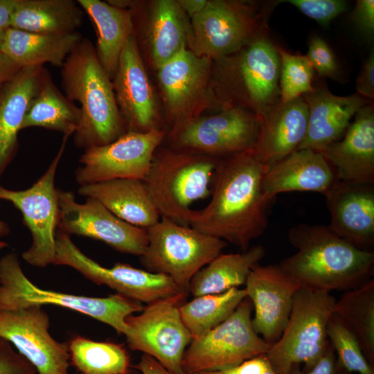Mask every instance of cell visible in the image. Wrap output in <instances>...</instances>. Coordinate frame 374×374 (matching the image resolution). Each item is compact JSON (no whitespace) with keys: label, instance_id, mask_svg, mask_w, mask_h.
<instances>
[{"label":"cell","instance_id":"cell-18","mask_svg":"<svg viewBox=\"0 0 374 374\" xmlns=\"http://www.w3.org/2000/svg\"><path fill=\"white\" fill-rule=\"evenodd\" d=\"M50 319L39 305L0 310V337L8 341L38 374H69L68 344L49 332Z\"/></svg>","mask_w":374,"mask_h":374},{"label":"cell","instance_id":"cell-41","mask_svg":"<svg viewBox=\"0 0 374 374\" xmlns=\"http://www.w3.org/2000/svg\"><path fill=\"white\" fill-rule=\"evenodd\" d=\"M34 366L6 339L0 337V374H35Z\"/></svg>","mask_w":374,"mask_h":374},{"label":"cell","instance_id":"cell-29","mask_svg":"<svg viewBox=\"0 0 374 374\" xmlns=\"http://www.w3.org/2000/svg\"><path fill=\"white\" fill-rule=\"evenodd\" d=\"M82 37L78 31L41 34L8 28L0 49L21 68L41 66L45 63L62 67Z\"/></svg>","mask_w":374,"mask_h":374},{"label":"cell","instance_id":"cell-30","mask_svg":"<svg viewBox=\"0 0 374 374\" xmlns=\"http://www.w3.org/2000/svg\"><path fill=\"white\" fill-rule=\"evenodd\" d=\"M190 19L177 1H154L150 9L146 42L153 66L157 69L184 48H189Z\"/></svg>","mask_w":374,"mask_h":374},{"label":"cell","instance_id":"cell-28","mask_svg":"<svg viewBox=\"0 0 374 374\" xmlns=\"http://www.w3.org/2000/svg\"><path fill=\"white\" fill-rule=\"evenodd\" d=\"M97 33L96 53L103 68L113 79L123 48L134 33V22L130 10L108 1L77 0Z\"/></svg>","mask_w":374,"mask_h":374},{"label":"cell","instance_id":"cell-21","mask_svg":"<svg viewBox=\"0 0 374 374\" xmlns=\"http://www.w3.org/2000/svg\"><path fill=\"white\" fill-rule=\"evenodd\" d=\"M325 197L328 227L355 247L373 251L374 184L339 181Z\"/></svg>","mask_w":374,"mask_h":374},{"label":"cell","instance_id":"cell-32","mask_svg":"<svg viewBox=\"0 0 374 374\" xmlns=\"http://www.w3.org/2000/svg\"><path fill=\"white\" fill-rule=\"evenodd\" d=\"M84 12L74 0H18L10 27L41 34H65L83 22Z\"/></svg>","mask_w":374,"mask_h":374},{"label":"cell","instance_id":"cell-26","mask_svg":"<svg viewBox=\"0 0 374 374\" xmlns=\"http://www.w3.org/2000/svg\"><path fill=\"white\" fill-rule=\"evenodd\" d=\"M78 193L98 200L121 220L148 229L161 217L143 180L114 179L80 186Z\"/></svg>","mask_w":374,"mask_h":374},{"label":"cell","instance_id":"cell-40","mask_svg":"<svg viewBox=\"0 0 374 374\" xmlns=\"http://www.w3.org/2000/svg\"><path fill=\"white\" fill-rule=\"evenodd\" d=\"M306 56L320 76L335 78L337 75L338 66L334 53L322 38L314 36L310 39Z\"/></svg>","mask_w":374,"mask_h":374},{"label":"cell","instance_id":"cell-5","mask_svg":"<svg viewBox=\"0 0 374 374\" xmlns=\"http://www.w3.org/2000/svg\"><path fill=\"white\" fill-rule=\"evenodd\" d=\"M220 160L175 148L155 152L144 182L160 217L189 226L190 206L211 195Z\"/></svg>","mask_w":374,"mask_h":374},{"label":"cell","instance_id":"cell-36","mask_svg":"<svg viewBox=\"0 0 374 374\" xmlns=\"http://www.w3.org/2000/svg\"><path fill=\"white\" fill-rule=\"evenodd\" d=\"M71 363L82 374H128L129 355L123 345L78 336L68 344Z\"/></svg>","mask_w":374,"mask_h":374},{"label":"cell","instance_id":"cell-14","mask_svg":"<svg viewBox=\"0 0 374 374\" xmlns=\"http://www.w3.org/2000/svg\"><path fill=\"white\" fill-rule=\"evenodd\" d=\"M213 60L184 48L156 69L163 103L172 123L171 136L191 119L200 108L214 106L211 82Z\"/></svg>","mask_w":374,"mask_h":374},{"label":"cell","instance_id":"cell-42","mask_svg":"<svg viewBox=\"0 0 374 374\" xmlns=\"http://www.w3.org/2000/svg\"><path fill=\"white\" fill-rule=\"evenodd\" d=\"M195 374H276V373L273 369L266 354H263L227 369L200 372Z\"/></svg>","mask_w":374,"mask_h":374},{"label":"cell","instance_id":"cell-15","mask_svg":"<svg viewBox=\"0 0 374 374\" xmlns=\"http://www.w3.org/2000/svg\"><path fill=\"white\" fill-rule=\"evenodd\" d=\"M259 118L239 107L197 116L171 136L174 148L222 159L250 150L256 140Z\"/></svg>","mask_w":374,"mask_h":374},{"label":"cell","instance_id":"cell-51","mask_svg":"<svg viewBox=\"0 0 374 374\" xmlns=\"http://www.w3.org/2000/svg\"><path fill=\"white\" fill-rule=\"evenodd\" d=\"M5 30H0V48H1V46L2 44V42H3V37H4V33H5Z\"/></svg>","mask_w":374,"mask_h":374},{"label":"cell","instance_id":"cell-4","mask_svg":"<svg viewBox=\"0 0 374 374\" xmlns=\"http://www.w3.org/2000/svg\"><path fill=\"white\" fill-rule=\"evenodd\" d=\"M213 62L211 86L219 110L242 107L260 119L280 99V59L268 35Z\"/></svg>","mask_w":374,"mask_h":374},{"label":"cell","instance_id":"cell-10","mask_svg":"<svg viewBox=\"0 0 374 374\" xmlns=\"http://www.w3.org/2000/svg\"><path fill=\"white\" fill-rule=\"evenodd\" d=\"M252 310L247 297L224 321L193 338L182 360L184 373L224 370L266 354L271 344L253 330Z\"/></svg>","mask_w":374,"mask_h":374},{"label":"cell","instance_id":"cell-53","mask_svg":"<svg viewBox=\"0 0 374 374\" xmlns=\"http://www.w3.org/2000/svg\"><path fill=\"white\" fill-rule=\"evenodd\" d=\"M35 374H38V373H35Z\"/></svg>","mask_w":374,"mask_h":374},{"label":"cell","instance_id":"cell-43","mask_svg":"<svg viewBox=\"0 0 374 374\" xmlns=\"http://www.w3.org/2000/svg\"><path fill=\"white\" fill-rule=\"evenodd\" d=\"M351 19L366 36L373 37L374 33V1L358 0L351 15Z\"/></svg>","mask_w":374,"mask_h":374},{"label":"cell","instance_id":"cell-50","mask_svg":"<svg viewBox=\"0 0 374 374\" xmlns=\"http://www.w3.org/2000/svg\"><path fill=\"white\" fill-rule=\"evenodd\" d=\"M9 233L8 224L0 218V238L7 235Z\"/></svg>","mask_w":374,"mask_h":374},{"label":"cell","instance_id":"cell-38","mask_svg":"<svg viewBox=\"0 0 374 374\" xmlns=\"http://www.w3.org/2000/svg\"><path fill=\"white\" fill-rule=\"evenodd\" d=\"M327 337L337 355V362L346 371L374 374L373 366L366 359L357 339L334 313L328 322Z\"/></svg>","mask_w":374,"mask_h":374},{"label":"cell","instance_id":"cell-45","mask_svg":"<svg viewBox=\"0 0 374 374\" xmlns=\"http://www.w3.org/2000/svg\"><path fill=\"white\" fill-rule=\"evenodd\" d=\"M290 374H338V362L330 343L323 355L312 368L301 371L298 366H294Z\"/></svg>","mask_w":374,"mask_h":374},{"label":"cell","instance_id":"cell-46","mask_svg":"<svg viewBox=\"0 0 374 374\" xmlns=\"http://www.w3.org/2000/svg\"><path fill=\"white\" fill-rule=\"evenodd\" d=\"M21 69L0 49V86L13 78Z\"/></svg>","mask_w":374,"mask_h":374},{"label":"cell","instance_id":"cell-33","mask_svg":"<svg viewBox=\"0 0 374 374\" xmlns=\"http://www.w3.org/2000/svg\"><path fill=\"white\" fill-rule=\"evenodd\" d=\"M265 255V250L260 244L242 253H220L193 276L188 293L196 297L244 285L251 268Z\"/></svg>","mask_w":374,"mask_h":374},{"label":"cell","instance_id":"cell-2","mask_svg":"<svg viewBox=\"0 0 374 374\" xmlns=\"http://www.w3.org/2000/svg\"><path fill=\"white\" fill-rule=\"evenodd\" d=\"M287 238L296 252L278 265L301 287L345 292L372 278L374 252L355 247L328 226L299 224L289 230Z\"/></svg>","mask_w":374,"mask_h":374},{"label":"cell","instance_id":"cell-48","mask_svg":"<svg viewBox=\"0 0 374 374\" xmlns=\"http://www.w3.org/2000/svg\"><path fill=\"white\" fill-rule=\"evenodd\" d=\"M18 0H0V30L10 27L12 15Z\"/></svg>","mask_w":374,"mask_h":374},{"label":"cell","instance_id":"cell-39","mask_svg":"<svg viewBox=\"0 0 374 374\" xmlns=\"http://www.w3.org/2000/svg\"><path fill=\"white\" fill-rule=\"evenodd\" d=\"M303 15L327 26L337 16L348 9V3L342 0H286Z\"/></svg>","mask_w":374,"mask_h":374},{"label":"cell","instance_id":"cell-13","mask_svg":"<svg viewBox=\"0 0 374 374\" xmlns=\"http://www.w3.org/2000/svg\"><path fill=\"white\" fill-rule=\"evenodd\" d=\"M53 265L70 267L93 283L106 285L117 294L139 303L149 304L186 292L170 277L161 274L121 262L110 268L103 267L85 255L70 235L59 230L55 235Z\"/></svg>","mask_w":374,"mask_h":374},{"label":"cell","instance_id":"cell-34","mask_svg":"<svg viewBox=\"0 0 374 374\" xmlns=\"http://www.w3.org/2000/svg\"><path fill=\"white\" fill-rule=\"evenodd\" d=\"M333 313L357 339L370 364L374 365V280L345 291L336 300Z\"/></svg>","mask_w":374,"mask_h":374},{"label":"cell","instance_id":"cell-44","mask_svg":"<svg viewBox=\"0 0 374 374\" xmlns=\"http://www.w3.org/2000/svg\"><path fill=\"white\" fill-rule=\"evenodd\" d=\"M357 93L363 98H374V51L372 48L369 55L363 64L356 80Z\"/></svg>","mask_w":374,"mask_h":374},{"label":"cell","instance_id":"cell-27","mask_svg":"<svg viewBox=\"0 0 374 374\" xmlns=\"http://www.w3.org/2000/svg\"><path fill=\"white\" fill-rule=\"evenodd\" d=\"M41 66L21 68L0 86V179L18 148V133L28 105L37 93Z\"/></svg>","mask_w":374,"mask_h":374},{"label":"cell","instance_id":"cell-3","mask_svg":"<svg viewBox=\"0 0 374 374\" xmlns=\"http://www.w3.org/2000/svg\"><path fill=\"white\" fill-rule=\"evenodd\" d=\"M65 96L80 105V120L73 143L84 150L109 144L127 132L112 81L88 38L82 39L66 57L61 70Z\"/></svg>","mask_w":374,"mask_h":374},{"label":"cell","instance_id":"cell-22","mask_svg":"<svg viewBox=\"0 0 374 374\" xmlns=\"http://www.w3.org/2000/svg\"><path fill=\"white\" fill-rule=\"evenodd\" d=\"M308 109L303 96L290 102L278 100L260 119L251 154L268 167L298 149L307 131Z\"/></svg>","mask_w":374,"mask_h":374},{"label":"cell","instance_id":"cell-52","mask_svg":"<svg viewBox=\"0 0 374 374\" xmlns=\"http://www.w3.org/2000/svg\"><path fill=\"white\" fill-rule=\"evenodd\" d=\"M8 244L7 242H4V241H0V251H1L3 249H4V248H6V247H8Z\"/></svg>","mask_w":374,"mask_h":374},{"label":"cell","instance_id":"cell-47","mask_svg":"<svg viewBox=\"0 0 374 374\" xmlns=\"http://www.w3.org/2000/svg\"><path fill=\"white\" fill-rule=\"evenodd\" d=\"M142 374H172L152 357L143 354L134 366Z\"/></svg>","mask_w":374,"mask_h":374},{"label":"cell","instance_id":"cell-8","mask_svg":"<svg viewBox=\"0 0 374 374\" xmlns=\"http://www.w3.org/2000/svg\"><path fill=\"white\" fill-rule=\"evenodd\" d=\"M336 299L330 292L301 287L296 292L288 321L266 355L276 374H290L294 366L312 368L330 344L327 325Z\"/></svg>","mask_w":374,"mask_h":374},{"label":"cell","instance_id":"cell-16","mask_svg":"<svg viewBox=\"0 0 374 374\" xmlns=\"http://www.w3.org/2000/svg\"><path fill=\"white\" fill-rule=\"evenodd\" d=\"M166 132L155 129L145 132H127L116 141L84 150L75 172L80 186L114 179L145 180L157 150Z\"/></svg>","mask_w":374,"mask_h":374},{"label":"cell","instance_id":"cell-24","mask_svg":"<svg viewBox=\"0 0 374 374\" xmlns=\"http://www.w3.org/2000/svg\"><path fill=\"white\" fill-rule=\"evenodd\" d=\"M308 109L305 136L297 150L323 152L339 141L358 110L367 100L358 94L339 96L326 87L314 89L303 96Z\"/></svg>","mask_w":374,"mask_h":374},{"label":"cell","instance_id":"cell-35","mask_svg":"<svg viewBox=\"0 0 374 374\" xmlns=\"http://www.w3.org/2000/svg\"><path fill=\"white\" fill-rule=\"evenodd\" d=\"M245 298L244 288L239 287L220 294L196 296L181 305L180 316L192 338H195L224 321Z\"/></svg>","mask_w":374,"mask_h":374},{"label":"cell","instance_id":"cell-19","mask_svg":"<svg viewBox=\"0 0 374 374\" xmlns=\"http://www.w3.org/2000/svg\"><path fill=\"white\" fill-rule=\"evenodd\" d=\"M247 297L252 303L255 332L273 344L288 321L294 296L300 285L278 265L256 264L245 283Z\"/></svg>","mask_w":374,"mask_h":374},{"label":"cell","instance_id":"cell-7","mask_svg":"<svg viewBox=\"0 0 374 374\" xmlns=\"http://www.w3.org/2000/svg\"><path fill=\"white\" fill-rule=\"evenodd\" d=\"M271 4L261 6L249 1L207 0L203 9L190 19L189 49L214 61L267 36Z\"/></svg>","mask_w":374,"mask_h":374},{"label":"cell","instance_id":"cell-1","mask_svg":"<svg viewBox=\"0 0 374 374\" xmlns=\"http://www.w3.org/2000/svg\"><path fill=\"white\" fill-rule=\"evenodd\" d=\"M268 168L249 151L220 159L211 185V199L193 210L188 225L247 250L266 231L276 197L268 196L263 178Z\"/></svg>","mask_w":374,"mask_h":374},{"label":"cell","instance_id":"cell-49","mask_svg":"<svg viewBox=\"0 0 374 374\" xmlns=\"http://www.w3.org/2000/svg\"><path fill=\"white\" fill-rule=\"evenodd\" d=\"M177 1L184 13L190 19L203 9L207 0H177Z\"/></svg>","mask_w":374,"mask_h":374},{"label":"cell","instance_id":"cell-17","mask_svg":"<svg viewBox=\"0 0 374 374\" xmlns=\"http://www.w3.org/2000/svg\"><path fill=\"white\" fill-rule=\"evenodd\" d=\"M57 230L98 240L115 250L141 256L148 245L146 229L133 226L116 216L98 200L87 197L76 201L71 191L57 189Z\"/></svg>","mask_w":374,"mask_h":374},{"label":"cell","instance_id":"cell-6","mask_svg":"<svg viewBox=\"0 0 374 374\" xmlns=\"http://www.w3.org/2000/svg\"><path fill=\"white\" fill-rule=\"evenodd\" d=\"M30 304L54 305L74 310L109 325L127 337L126 318L141 312V303L119 294L91 297L45 290L35 285L24 273L15 252L0 258V310Z\"/></svg>","mask_w":374,"mask_h":374},{"label":"cell","instance_id":"cell-25","mask_svg":"<svg viewBox=\"0 0 374 374\" xmlns=\"http://www.w3.org/2000/svg\"><path fill=\"white\" fill-rule=\"evenodd\" d=\"M339 181L335 169L321 152L302 149L268 167L263 188L271 197L292 191H312L326 195Z\"/></svg>","mask_w":374,"mask_h":374},{"label":"cell","instance_id":"cell-11","mask_svg":"<svg viewBox=\"0 0 374 374\" xmlns=\"http://www.w3.org/2000/svg\"><path fill=\"white\" fill-rule=\"evenodd\" d=\"M188 294L182 292L147 304L139 314L125 320L131 330L126 337L129 348L152 357L172 374H186L182 360L193 339L179 312Z\"/></svg>","mask_w":374,"mask_h":374},{"label":"cell","instance_id":"cell-23","mask_svg":"<svg viewBox=\"0 0 374 374\" xmlns=\"http://www.w3.org/2000/svg\"><path fill=\"white\" fill-rule=\"evenodd\" d=\"M321 153L340 181L374 184V109L361 107L344 136Z\"/></svg>","mask_w":374,"mask_h":374},{"label":"cell","instance_id":"cell-31","mask_svg":"<svg viewBox=\"0 0 374 374\" xmlns=\"http://www.w3.org/2000/svg\"><path fill=\"white\" fill-rule=\"evenodd\" d=\"M80 120L79 107L58 89L49 71L42 66L37 91L28 105L21 130L38 127L73 135Z\"/></svg>","mask_w":374,"mask_h":374},{"label":"cell","instance_id":"cell-12","mask_svg":"<svg viewBox=\"0 0 374 374\" xmlns=\"http://www.w3.org/2000/svg\"><path fill=\"white\" fill-rule=\"evenodd\" d=\"M71 134H64L59 151L45 172L30 188L14 190L0 185V199L11 202L21 213L32 236V244L21 256L29 265L46 267L55 257L58 197L55 177Z\"/></svg>","mask_w":374,"mask_h":374},{"label":"cell","instance_id":"cell-9","mask_svg":"<svg viewBox=\"0 0 374 374\" xmlns=\"http://www.w3.org/2000/svg\"><path fill=\"white\" fill-rule=\"evenodd\" d=\"M148 245L140 260L146 270L170 277L188 292L193 276L228 243L165 217L146 229Z\"/></svg>","mask_w":374,"mask_h":374},{"label":"cell","instance_id":"cell-37","mask_svg":"<svg viewBox=\"0 0 374 374\" xmlns=\"http://www.w3.org/2000/svg\"><path fill=\"white\" fill-rule=\"evenodd\" d=\"M280 59V100H295L312 91L314 70L306 55L292 54L276 45Z\"/></svg>","mask_w":374,"mask_h":374},{"label":"cell","instance_id":"cell-20","mask_svg":"<svg viewBox=\"0 0 374 374\" xmlns=\"http://www.w3.org/2000/svg\"><path fill=\"white\" fill-rule=\"evenodd\" d=\"M112 81L127 132H145L160 129L156 98L135 33L123 48Z\"/></svg>","mask_w":374,"mask_h":374}]
</instances>
